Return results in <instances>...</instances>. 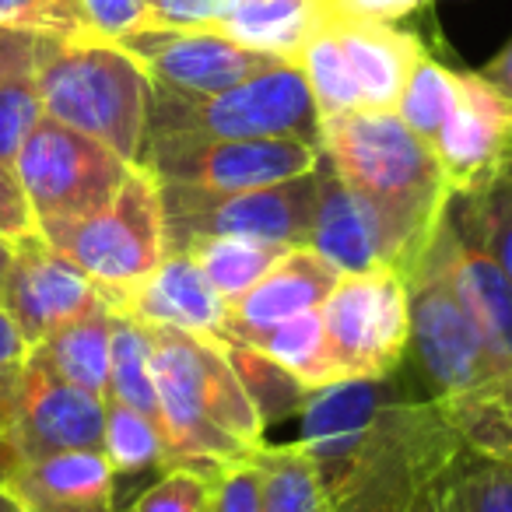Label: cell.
<instances>
[{
  "label": "cell",
  "mask_w": 512,
  "mask_h": 512,
  "mask_svg": "<svg viewBox=\"0 0 512 512\" xmlns=\"http://www.w3.org/2000/svg\"><path fill=\"white\" fill-rule=\"evenodd\" d=\"M148 341L169 470L183 467L218 484L228 467L267 446L264 421L221 355L218 337L148 327Z\"/></svg>",
  "instance_id": "6da1fadb"
},
{
  "label": "cell",
  "mask_w": 512,
  "mask_h": 512,
  "mask_svg": "<svg viewBox=\"0 0 512 512\" xmlns=\"http://www.w3.org/2000/svg\"><path fill=\"white\" fill-rule=\"evenodd\" d=\"M320 151L330 169L386 218L400 246L404 278L421 264L453 204V190L432 148L418 141L397 113L358 109L320 120Z\"/></svg>",
  "instance_id": "7a4b0ae2"
},
{
  "label": "cell",
  "mask_w": 512,
  "mask_h": 512,
  "mask_svg": "<svg viewBox=\"0 0 512 512\" xmlns=\"http://www.w3.org/2000/svg\"><path fill=\"white\" fill-rule=\"evenodd\" d=\"M151 78L120 43L53 39L36 67L43 113L130 165H141L148 137Z\"/></svg>",
  "instance_id": "3957f363"
},
{
  "label": "cell",
  "mask_w": 512,
  "mask_h": 512,
  "mask_svg": "<svg viewBox=\"0 0 512 512\" xmlns=\"http://www.w3.org/2000/svg\"><path fill=\"white\" fill-rule=\"evenodd\" d=\"M249 137H299L320 144V116L299 64H278L235 88L186 95L151 88L148 141H249Z\"/></svg>",
  "instance_id": "277c9868"
},
{
  "label": "cell",
  "mask_w": 512,
  "mask_h": 512,
  "mask_svg": "<svg viewBox=\"0 0 512 512\" xmlns=\"http://www.w3.org/2000/svg\"><path fill=\"white\" fill-rule=\"evenodd\" d=\"M39 235L78 264L113 309L165 260L162 186L144 165H130L127 179L106 207Z\"/></svg>",
  "instance_id": "5b68a950"
},
{
  "label": "cell",
  "mask_w": 512,
  "mask_h": 512,
  "mask_svg": "<svg viewBox=\"0 0 512 512\" xmlns=\"http://www.w3.org/2000/svg\"><path fill=\"white\" fill-rule=\"evenodd\" d=\"M453 432L432 404L386 407L383 428L365 463L348 484L330 498V512H411L414 498L425 484L446 477L460 460Z\"/></svg>",
  "instance_id": "8992f818"
},
{
  "label": "cell",
  "mask_w": 512,
  "mask_h": 512,
  "mask_svg": "<svg viewBox=\"0 0 512 512\" xmlns=\"http://www.w3.org/2000/svg\"><path fill=\"white\" fill-rule=\"evenodd\" d=\"M11 169L25 190L36 228L50 232L106 207L127 179L130 162L106 144L43 116L18 148Z\"/></svg>",
  "instance_id": "52a82bcc"
},
{
  "label": "cell",
  "mask_w": 512,
  "mask_h": 512,
  "mask_svg": "<svg viewBox=\"0 0 512 512\" xmlns=\"http://www.w3.org/2000/svg\"><path fill=\"white\" fill-rule=\"evenodd\" d=\"M162 186L165 253H186L197 239L239 235L278 246H306L316 204V172L278 186L214 193L193 186Z\"/></svg>",
  "instance_id": "ba28073f"
},
{
  "label": "cell",
  "mask_w": 512,
  "mask_h": 512,
  "mask_svg": "<svg viewBox=\"0 0 512 512\" xmlns=\"http://www.w3.org/2000/svg\"><path fill=\"white\" fill-rule=\"evenodd\" d=\"M320 316L348 379H390L411 348L407 281L386 267L344 274Z\"/></svg>",
  "instance_id": "9c48e42d"
},
{
  "label": "cell",
  "mask_w": 512,
  "mask_h": 512,
  "mask_svg": "<svg viewBox=\"0 0 512 512\" xmlns=\"http://www.w3.org/2000/svg\"><path fill=\"white\" fill-rule=\"evenodd\" d=\"M323 162L320 144L299 137H249V141H148L141 165L165 186L235 193L302 179Z\"/></svg>",
  "instance_id": "30bf717a"
},
{
  "label": "cell",
  "mask_w": 512,
  "mask_h": 512,
  "mask_svg": "<svg viewBox=\"0 0 512 512\" xmlns=\"http://www.w3.org/2000/svg\"><path fill=\"white\" fill-rule=\"evenodd\" d=\"M407 313H411V348L439 397L474 390L488 379H502L488 355L474 316L453 292L439 256L428 246L421 264L404 274Z\"/></svg>",
  "instance_id": "8fae6325"
},
{
  "label": "cell",
  "mask_w": 512,
  "mask_h": 512,
  "mask_svg": "<svg viewBox=\"0 0 512 512\" xmlns=\"http://www.w3.org/2000/svg\"><path fill=\"white\" fill-rule=\"evenodd\" d=\"M390 404L386 379H341L323 390H309L299 411V449L316 467L327 498H334L365 463Z\"/></svg>",
  "instance_id": "7c38bea8"
},
{
  "label": "cell",
  "mask_w": 512,
  "mask_h": 512,
  "mask_svg": "<svg viewBox=\"0 0 512 512\" xmlns=\"http://www.w3.org/2000/svg\"><path fill=\"white\" fill-rule=\"evenodd\" d=\"M0 306L15 320L25 344L36 348L57 327L106 306V299L78 264H71L36 232L15 242V260L4 281Z\"/></svg>",
  "instance_id": "4fadbf2b"
},
{
  "label": "cell",
  "mask_w": 512,
  "mask_h": 512,
  "mask_svg": "<svg viewBox=\"0 0 512 512\" xmlns=\"http://www.w3.org/2000/svg\"><path fill=\"white\" fill-rule=\"evenodd\" d=\"M123 50L137 57V64L148 71L151 85L172 88L186 95H214L235 88L256 74L271 71L288 60H274L264 53L242 50L232 39L218 32H169L148 29L123 39Z\"/></svg>",
  "instance_id": "5bb4252c"
},
{
  "label": "cell",
  "mask_w": 512,
  "mask_h": 512,
  "mask_svg": "<svg viewBox=\"0 0 512 512\" xmlns=\"http://www.w3.org/2000/svg\"><path fill=\"white\" fill-rule=\"evenodd\" d=\"M428 148L453 197H474L512 162V109L481 74H460V102Z\"/></svg>",
  "instance_id": "9a60e30c"
},
{
  "label": "cell",
  "mask_w": 512,
  "mask_h": 512,
  "mask_svg": "<svg viewBox=\"0 0 512 512\" xmlns=\"http://www.w3.org/2000/svg\"><path fill=\"white\" fill-rule=\"evenodd\" d=\"M306 246H313L341 274L379 271V267L400 274V246L386 218L330 169L327 158L316 169V204Z\"/></svg>",
  "instance_id": "2e32d148"
},
{
  "label": "cell",
  "mask_w": 512,
  "mask_h": 512,
  "mask_svg": "<svg viewBox=\"0 0 512 512\" xmlns=\"http://www.w3.org/2000/svg\"><path fill=\"white\" fill-rule=\"evenodd\" d=\"M106 439V397L50 376L39 365L25 362L18 376V418L15 442L22 463L39 456L71 453V449H99Z\"/></svg>",
  "instance_id": "e0dca14e"
},
{
  "label": "cell",
  "mask_w": 512,
  "mask_h": 512,
  "mask_svg": "<svg viewBox=\"0 0 512 512\" xmlns=\"http://www.w3.org/2000/svg\"><path fill=\"white\" fill-rule=\"evenodd\" d=\"M432 249L453 292L474 316L477 330L488 344L491 362H495V372L512 376V281L491 260L488 249L470 235L456 204H449L446 218L432 239Z\"/></svg>",
  "instance_id": "ac0fdd59"
},
{
  "label": "cell",
  "mask_w": 512,
  "mask_h": 512,
  "mask_svg": "<svg viewBox=\"0 0 512 512\" xmlns=\"http://www.w3.org/2000/svg\"><path fill=\"white\" fill-rule=\"evenodd\" d=\"M341 278L344 274L330 267L313 246H288L285 256L246 295L228 302V320L221 337L242 341V337L278 327L302 313H313L330 299Z\"/></svg>",
  "instance_id": "d6986e66"
},
{
  "label": "cell",
  "mask_w": 512,
  "mask_h": 512,
  "mask_svg": "<svg viewBox=\"0 0 512 512\" xmlns=\"http://www.w3.org/2000/svg\"><path fill=\"white\" fill-rule=\"evenodd\" d=\"M113 313L130 316L144 327H172L200 337H221L228 320V302L214 292L190 253H165V260L130 288Z\"/></svg>",
  "instance_id": "ffe728a7"
},
{
  "label": "cell",
  "mask_w": 512,
  "mask_h": 512,
  "mask_svg": "<svg viewBox=\"0 0 512 512\" xmlns=\"http://www.w3.org/2000/svg\"><path fill=\"white\" fill-rule=\"evenodd\" d=\"M116 474L99 449L39 456L18 467L8 495L25 512H116Z\"/></svg>",
  "instance_id": "44dd1931"
},
{
  "label": "cell",
  "mask_w": 512,
  "mask_h": 512,
  "mask_svg": "<svg viewBox=\"0 0 512 512\" xmlns=\"http://www.w3.org/2000/svg\"><path fill=\"white\" fill-rule=\"evenodd\" d=\"M337 43L344 50L355 85L362 92V106L372 113H393L411 81L418 60L425 57L411 32L393 29L390 22H334Z\"/></svg>",
  "instance_id": "7402d4cb"
},
{
  "label": "cell",
  "mask_w": 512,
  "mask_h": 512,
  "mask_svg": "<svg viewBox=\"0 0 512 512\" xmlns=\"http://www.w3.org/2000/svg\"><path fill=\"white\" fill-rule=\"evenodd\" d=\"M334 22L330 0H239L214 32L242 50L299 64L306 46Z\"/></svg>",
  "instance_id": "603a6c76"
},
{
  "label": "cell",
  "mask_w": 512,
  "mask_h": 512,
  "mask_svg": "<svg viewBox=\"0 0 512 512\" xmlns=\"http://www.w3.org/2000/svg\"><path fill=\"white\" fill-rule=\"evenodd\" d=\"M109 355H113V309L99 306L88 316L64 323L46 341L29 348V365H39L50 376L88 390L95 397L109 393Z\"/></svg>",
  "instance_id": "cb8c5ba5"
},
{
  "label": "cell",
  "mask_w": 512,
  "mask_h": 512,
  "mask_svg": "<svg viewBox=\"0 0 512 512\" xmlns=\"http://www.w3.org/2000/svg\"><path fill=\"white\" fill-rule=\"evenodd\" d=\"M435 407L463 453L512 463V376L488 379L453 397H435Z\"/></svg>",
  "instance_id": "d4e9b609"
},
{
  "label": "cell",
  "mask_w": 512,
  "mask_h": 512,
  "mask_svg": "<svg viewBox=\"0 0 512 512\" xmlns=\"http://www.w3.org/2000/svg\"><path fill=\"white\" fill-rule=\"evenodd\" d=\"M242 344H253V348H260L267 358H274V362L285 372H292L306 390H323V386H334V383H341V379H348L341 362H337L334 348H330L320 309L295 316V320H285V323H278V327H267V330H260V334L242 337Z\"/></svg>",
  "instance_id": "484cf974"
},
{
  "label": "cell",
  "mask_w": 512,
  "mask_h": 512,
  "mask_svg": "<svg viewBox=\"0 0 512 512\" xmlns=\"http://www.w3.org/2000/svg\"><path fill=\"white\" fill-rule=\"evenodd\" d=\"M285 249L288 246L264 242V239L218 235V239H197L186 253L197 260V267L214 285V292L225 302H235L278 264L281 256H285Z\"/></svg>",
  "instance_id": "4316f807"
},
{
  "label": "cell",
  "mask_w": 512,
  "mask_h": 512,
  "mask_svg": "<svg viewBox=\"0 0 512 512\" xmlns=\"http://www.w3.org/2000/svg\"><path fill=\"white\" fill-rule=\"evenodd\" d=\"M218 344H221L225 362L232 365L239 386L246 390L249 404L256 407V414L264 421V428L278 425L281 418H292V414L302 411L309 390L292 372H285L274 358H267L264 351L253 348V344L225 341V337H218Z\"/></svg>",
  "instance_id": "83f0119b"
},
{
  "label": "cell",
  "mask_w": 512,
  "mask_h": 512,
  "mask_svg": "<svg viewBox=\"0 0 512 512\" xmlns=\"http://www.w3.org/2000/svg\"><path fill=\"white\" fill-rule=\"evenodd\" d=\"M264 512H330V498L309 456L295 446H264L253 453Z\"/></svg>",
  "instance_id": "f1b7e54d"
},
{
  "label": "cell",
  "mask_w": 512,
  "mask_h": 512,
  "mask_svg": "<svg viewBox=\"0 0 512 512\" xmlns=\"http://www.w3.org/2000/svg\"><path fill=\"white\" fill-rule=\"evenodd\" d=\"M106 397L134 407L137 414L158 425V393L151 376L148 327L130 316L113 313V355H109V393Z\"/></svg>",
  "instance_id": "f546056e"
},
{
  "label": "cell",
  "mask_w": 512,
  "mask_h": 512,
  "mask_svg": "<svg viewBox=\"0 0 512 512\" xmlns=\"http://www.w3.org/2000/svg\"><path fill=\"white\" fill-rule=\"evenodd\" d=\"M456 102H460V74L442 67L439 60L421 57L393 113L418 141L432 144L442 123L453 116Z\"/></svg>",
  "instance_id": "4dcf8cb0"
},
{
  "label": "cell",
  "mask_w": 512,
  "mask_h": 512,
  "mask_svg": "<svg viewBox=\"0 0 512 512\" xmlns=\"http://www.w3.org/2000/svg\"><path fill=\"white\" fill-rule=\"evenodd\" d=\"M113 474H144V470H169L162 428L134 407L106 397V439H102Z\"/></svg>",
  "instance_id": "1f68e13d"
},
{
  "label": "cell",
  "mask_w": 512,
  "mask_h": 512,
  "mask_svg": "<svg viewBox=\"0 0 512 512\" xmlns=\"http://www.w3.org/2000/svg\"><path fill=\"white\" fill-rule=\"evenodd\" d=\"M299 67H302V74H306L309 95H313V106L320 120L365 109L362 92H358V85H355V74H351L348 60H344L341 43H337L334 25L323 29L320 36L306 46V53L299 57Z\"/></svg>",
  "instance_id": "d6a6232c"
},
{
  "label": "cell",
  "mask_w": 512,
  "mask_h": 512,
  "mask_svg": "<svg viewBox=\"0 0 512 512\" xmlns=\"http://www.w3.org/2000/svg\"><path fill=\"white\" fill-rule=\"evenodd\" d=\"M439 512H512V463H453L439 481Z\"/></svg>",
  "instance_id": "836d02e7"
},
{
  "label": "cell",
  "mask_w": 512,
  "mask_h": 512,
  "mask_svg": "<svg viewBox=\"0 0 512 512\" xmlns=\"http://www.w3.org/2000/svg\"><path fill=\"white\" fill-rule=\"evenodd\" d=\"M460 200L463 207H456V211H460L463 225L512 281V162L484 190Z\"/></svg>",
  "instance_id": "e575fe53"
},
{
  "label": "cell",
  "mask_w": 512,
  "mask_h": 512,
  "mask_svg": "<svg viewBox=\"0 0 512 512\" xmlns=\"http://www.w3.org/2000/svg\"><path fill=\"white\" fill-rule=\"evenodd\" d=\"M0 29L39 32L50 39H92L74 0H0Z\"/></svg>",
  "instance_id": "d590c367"
},
{
  "label": "cell",
  "mask_w": 512,
  "mask_h": 512,
  "mask_svg": "<svg viewBox=\"0 0 512 512\" xmlns=\"http://www.w3.org/2000/svg\"><path fill=\"white\" fill-rule=\"evenodd\" d=\"M43 102L36 92V78L0 81V162L11 165L25 137L43 120Z\"/></svg>",
  "instance_id": "8d00e7d4"
},
{
  "label": "cell",
  "mask_w": 512,
  "mask_h": 512,
  "mask_svg": "<svg viewBox=\"0 0 512 512\" xmlns=\"http://www.w3.org/2000/svg\"><path fill=\"white\" fill-rule=\"evenodd\" d=\"M214 481L193 470H165L127 512H211Z\"/></svg>",
  "instance_id": "74e56055"
},
{
  "label": "cell",
  "mask_w": 512,
  "mask_h": 512,
  "mask_svg": "<svg viewBox=\"0 0 512 512\" xmlns=\"http://www.w3.org/2000/svg\"><path fill=\"white\" fill-rule=\"evenodd\" d=\"M88 36L102 43H123L137 32L151 29L148 0H74Z\"/></svg>",
  "instance_id": "f35d334b"
},
{
  "label": "cell",
  "mask_w": 512,
  "mask_h": 512,
  "mask_svg": "<svg viewBox=\"0 0 512 512\" xmlns=\"http://www.w3.org/2000/svg\"><path fill=\"white\" fill-rule=\"evenodd\" d=\"M151 29L169 32H214L239 0H148Z\"/></svg>",
  "instance_id": "ab89813d"
},
{
  "label": "cell",
  "mask_w": 512,
  "mask_h": 512,
  "mask_svg": "<svg viewBox=\"0 0 512 512\" xmlns=\"http://www.w3.org/2000/svg\"><path fill=\"white\" fill-rule=\"evenodd\" d=\"M50 43L53 39L39 36V32L0 29V81L36 78V67Z\"/></svg>",
  "instance_id": "60d3db41"
},
{
  "label": "cell",
  "mask_w": 512,
  "mask_h": 512,
  "mask_svg": "<svg viewBox=\"0 0 512 512\" xmlns=\"http://www.w3.org/2000/svg\"><path fill=\"white\" fill-rule=\"evenodd\" d=\"M214 512H264L260 505V474L256 463H235L214 484Z\"/></svg>",
  "instance_id": "b9f144b4"
},
{
  "label": "cell",
  "mask_w": 512,
  "mask_h": 512,
  "mask_svg": "<svg viewBox=\"0 0 512 512\" xmlns=\"http://www.w3.org/2000/svg\"><path fill=\"white\" fill-rule=\"evenodd\" d=\"M36 232V218H32V207L25 200V190L18 183L15 169L0 162V235L8 242H18Z\"/></svg>",
  "instance_id": "7bdbcfd3"
},
{
  "label": "cell",
  "mask_w": 512,
  "mask_h": 512,
  "mask_svg": "<svg viewBox=\"0 0 512 512\" xmlns=\"http://www.w3.org/2000/svg\"><path fill=\"white\" fill-rule=\"evenodd\" d=\"M18 376H0V488H8V481L22 467V453L15 442V418H18Z\"/></svg>",
  "instance_id": "ee69618b"
},
{
  "label": "cell",
  "mask_w": 512,
  "mask_h": 512,
  "mask_svg": "<svg viewBox=\"0 0 512 512\" xmlns=\"http://www.w3.org/2000/svg\"><path fill=\"white\" fill-rule=\"evenodd\" d=\"M337 18L348 22H393V18L411 15L425 0H330Z\"/></svg>",
  "instance_id": "f6af8a7d"
},
{
  "label": "cell",
  "mask_w": 512,
  "mask_h": 512,
  "mask_svg": "<svg viewBox=\"0 0 512 512\" xmlns=\"http://www.w3.org/2000/svg\"><path fill=\"white\" fill-rule=\"evenodd\" d=\"M25 358H29V344L18 334L15 320L4 313L0 306V376H15L25 369Z\"/></svg>",
  "instance_id": "bcb514c9"
},
{
  "label": "cell",
  "mask_w": 512,
  "mask_h": 512,
  "mask_svg": "<svg viewBox=\"0 0 512 512\" xmlns=\"http://www.w3.org/2000/svg\"><path fill=\"white\" fill-rule=\"evenodd\" d=\"M477 74H481V78L498 92V99H502L505 106L512 109V39H509V46H505V50L498 53V57L491 60L484 71H477Z\"/></svg>",
  "instance_id": "7dc6e473"
},
{
  "label": "cell",
  "mask_w": 512,
  "mask_h": 512,
  "mask_svg": "<svg viewBox=\"0 0 512 512\" xmlns=\"http://www.w3.org/2000/svg\"><path fill=\"white\" fill-rule=\"evenodd\" d=\"M439 481H442V477H439ZM439 481L425 484V488L418 491V498H414L411 512H439Z\"/></svg>",
  "instance_id": "c3c4849f"
},
{
  "label": "cell",
  "mask_w": 512,
  "mask_h": 512,
  "mask_svg": "<svg viewBox=\"0 0 512 512\" xmlns=\"http://www.w3.org/2000/svg\"><path fill=\"white\" fill-rule=\"evenodd\" d=\"M11 260H15V242H8L0 235V295H4V281H8Z\"/></svg>",
  "instance_id": "681fc988"
},
{
  "label": "cell",
  "mask_w": 512,
  "mask_h": 512,
  "mask_svg": "<svg viewBox=\"0 0 512 512\" xmlns=\"http://www.w3.org/2000/svg\"><path fill=\"white\" fill-rule=\"evenodd\" d=\"M0 512H22V505H18L4 488H0Z\"/></svg>",
  "instance_id": "f907efd6"
},
{
  "label": "cell",
  "mask_w": 512,
  "mask_h": 512,
  "mask_svg": "<svg viewBox=\"0 0 512 512\" xmlns=\"http://www.w3.org/2000/svg\"><path fill=\"white\" fill-rule=\"evenodd\" d=\"M211 505H214V502H211ZM211 512H214V509H211Z\"/></svg>",
  "instance_id": "816d5d0a"
},
{
  "label": "cell",
  "mask_w": 512,
  "mask_h": 512,
  "mask_svg": "<svg viewBox=\"0 0 512 512\" xmlns=\"http://www.w3.org/2000/svg\"><path fill=\"white\" fill-rule=\"evenodd\" d=\"M22 512H25V509H22Z\"/></svg>",
  "instance_id": "f5cc1de1"
}]
</instances>
